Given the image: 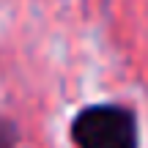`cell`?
Returning a JSON list of instances; mask_svg holds the SVG:
<instances>
[{"instance_id":"obj_1","label":"cell","mask_w":148,"mask_h":148,"mask_svg":"<svg viewBox=\"0 0 148 148\" xmlns=\"http://www.w3.org/2000/svg\"><path fill=\"white\" fill-rule=\"evenodd\" d=\"M74 148H140V115L123 101H90L69 121Z\"/></svg>"},{"instance_id":"obj_2","label":"cell","mask_w":148,"mask_h":148,"mask_svg":"<svg viewBox=\"0 0 148 148\" xmlns=\"http://www.w3.org/2000/svg\"><path fill=\"white\" fill-rule=\"evenodd\" d=\"M19 143H22L19 123L0 112V148H19Z\"/></svg>"}]
</instances>
